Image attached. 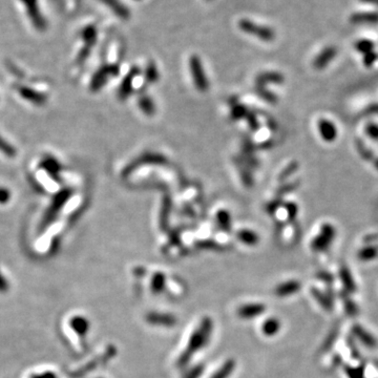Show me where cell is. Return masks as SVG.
Returning <instances> with one entry per match:
<instances>
[{
	"label": "cell",
	"mask_w": 378,
	"mask_h": 378,
	"mask_svg": "<svg viewBox=\"0 0 378 378\" xmlns=\"http://www.w3.org/2000/svg\"><path fill=\"white\" fill-rule=\"evenodd\" d=\"M137 2H139V0H137Z\"/></svg>",
	"instance_id": "13"
},
{
	"label": "cell",
	"mask_w": 378,
	"mask_h": 378,
	"mask_svg": "<svg viewBox=\"0 0 378 378\" xmlns=\"http://www.w3.org/2000/svg\"><path fill=\"white\" fill-rule=\"evenodd\" d=\"M321 132H322V136L328 140H330L334 137V135H333L334 134V128L330 122H323L321 124Z\"/></svg>",
	"instance_id": "9"
},
{
	"label": "cell",
	"mask_w": 378,
	"mask_h": 378,
	"mask_svg": "<svg viewBox=\"0 0 378 378\" xmlns=\"http://www.w3.org/2000/svg\"><path fill=\"white\" fill-rule=\"evenodd\" d=\"M11 191L6 187H0V205H6L11 200Z\"/></svg>",
	"instance_id": "10"
},
{
	"label": "cell",
	"mask_w": 378,
	"mask_h": 378,
	"mask_svg": "<svg viewBox=\"0 0 378 378\" xmlns=\"http://www.w3.org/2000/svg\"><path fill=\"white\" fill-rule=\"evenodd\" d=\"M356 47L359 52H366V53H371L373 48V43L371 41L365 40V41H359L356 44Z\"/></svg>",
	"instance_id": "11"
},
{
	"label": "cell",
	"mask_w": 378,
	"mask_h": 378,
	"mask_svg": "<svg viewBox=\"0 0 378 378\" xmlns=\"http://www.w3.org/2000/svg\"><path fill=\"white\" fill-rule=\"evenodd\" d=\"M41 166L46 169L48 172L51 173H56L58 172L59 168H60V165L58 164V162L53 159V158H47V159H44L43 162H41Z\"/></svg>",
	"instance_id": "7"
},
{
	"label": "cell",
	"mask_w": 378,
	"mask_h": 378,
	"mask_svg": "<svg viewBox=\"0 0 378 378\" xmlns=\"http://www.w3.org/2000/svg\"><path fill=\"white\" fill-rule=\"evenodd\" d=\"M106 7H109L121 19H129L131 12L128 7H125L120 0H100Z\"/></svg>",
	"instance_id": "4"
},
{
	"label": "cell",
	"mask_w": 378,
	"mask_h": 378,
	"mask_svg": "<svg viewBox=\"0 0 378 378\" xmlns=\"http://www.w3.org/2000/svg\"><path fill=\"white\" fill-rule=\"evenodd\" d=\"M240 29L249 34V35H254L256 37L265 40V41H270L274 38V32L267 27L259 26L254 21H250L248 19H242L239 22Z\"/></svg>",
	"instance_id": "1"
},
{
	"label": "cell",
	"mask_w": 378,
	"mask_h": 378,
	"mask_svg": "<svg viewBox=\"0 0 378 378\" xmlns=\"http://www.w3.org/2000/svg\"><path fill=\"white\" fill-rule=\"evenodd\" d=\"M190 69H191V73H192V77L194 78V81H195V84L196 86L201 88V89H205L206 86H207V81H206V78H205V74H204V70H203V66H202V63L199 59V57L196 56H191L190 58Z\"/></svg>",
	"instance_id": "2"
},
{
	"label": "cell",
	"mask_w": 378,
	"mask_h": 378,
	"mask_svg": "<svg viewBox=\"0 0 378 378\" xmlns=\"http://www.w3.org/2000/svg\"><path fill=\"white\" fill-rule=\"evenodd\" d=\"M19 95L27 101L37 105V106H41L43 104H45L47 98L44 94H41L37 91H35V89L33 88H30V87H27V86H22V87H19Z\"/></svg>",
	"instance_id": "3"
},
{
	"label": "cell",
	"mask_w": 378,
	"mask_h": 378,
	"mask_svg": "<svg viewBox=\"0 0 378 378\" xmlns=\"http://www.w3.org/2000/svg\"><path fill=\"white\" fill-rule=\"evenodd\" d=\"M364 3H368V4H372V5H375V6H378V0H363Z\"/></svg>",
	"instance_id": "12"
},
{
	"label": "cell",
	"mask_w": 378,
	"mask_h": 378,
	"mask_svg": "<svg viewBox=\"0 0 378 378\" xmlns=\"http://www.w3.org/2000/svg\"><path fill=\"white\" fill-rule=\"evenodd\" d=\"M0 153L9 158H14L16 156V149L13 145L0 136Z\"/></svg>",
	"instance_id": "6"
},
{
	"label": "cell",
	"mask_w": 378,
	"mask_h": 378,
	"mask_svg": "<svg viewBox=\"0 0 378 378\" xmlns=\"http://www.w3.org/2000/svg\"><path fill=\"white\" fill-rule=\"evenodd\" d=\"M334 55H335L334 48H327V49H325V52H323L321 54V55L317 58V60H316V66L325 65L327 62H329L333 58Z\"/></svg>",
	"instance_id": "8"
},
{
	"label": "cell",
	"mask_w": 378,
	"mask_h": 378,
	"mask_svg": "<svg viewBox=\"0 0 378 378\" xmlns=\"http://www.w3.org/2000/svg\"><path fill=\"white\" fill-rule=\"evenodd\" d=\"M351 20L355 23H361V22H370L374 23L378 21V14L376 13H357L352 16Z\"/></svg>",
	"instance_id": "5"
}]
</instances>
